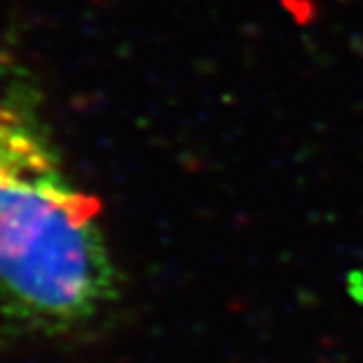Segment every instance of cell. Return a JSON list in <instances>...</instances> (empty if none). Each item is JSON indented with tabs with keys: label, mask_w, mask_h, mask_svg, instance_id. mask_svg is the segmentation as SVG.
Wrapping results in <instances>:
<instances>
[{
	"label": "cell",
	"mask_w": 363,
	"mask_h": 363,
	"mask_svg": "<svg viewBox=\"0 0 363 363\" xmlns=\"http://www.w3.org/2000/svg\"><path fill=\"white\" fill-rule=\"evenodd\" d=\"M99 201L35 116L0 94V318L35 335L92 325L118 300Z\"/></svg>",
	"instance_id": "6da1fadb"
}]
</instances>
